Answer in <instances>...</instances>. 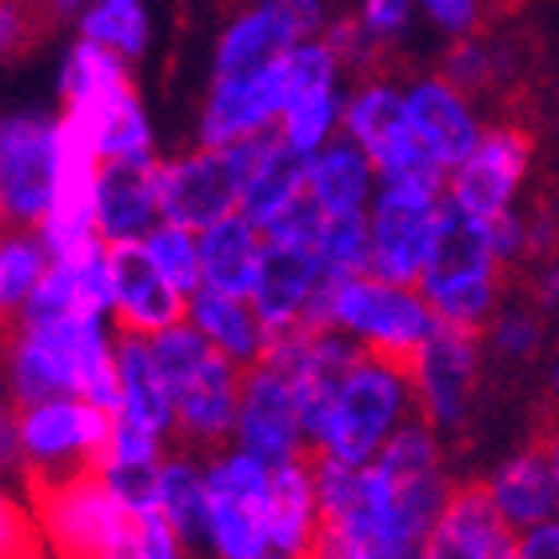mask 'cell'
<instances>
[{"label":"cell","mask_w":559,"mask_h":559,"mask_svg":"<svg viewBox=\"0 0 559 559\" xmlns=\"http://www.w3.org/2000/svg\"><path fill=\"white\" fill-rule=\"evenodd\" d=\"M117 348L120 332L108 316L24 320L16 316L4 348V380L12 404L52 396H84L100 408H117Z\"/></svg>","instance_id":"1"},{"label":"cell","mask_w":559,"mask_h":559,"mask_svg":"<svg viewBox=\"0 0 559 559\" xmlns=\"http://www.w3.org/2000/svg\"><path fill=\"white\" fill-rule=\"evenodd\" d=\"M408 419H416L408 364L360 352L308 428V452L364 467L384 452Z\"/></svg>","instance_id":"2"},{"label":"cell","mask_w":559,"mask_h":559,"mask_svg":"<svg viewBox=\"0 0 559 559\" xmlns=\"http://www.w3.org/2000/svg\"><path fill=\"white\" fill-rule=\"evenodd\" d=\"M112 436V412L84 396H52L12 404L0 428L4 464L16 467L28 488L93 472Z\"/></svg>","instance_id":"3"},{"label":"cell","mask_w":559,"mask_h":559,"mask_svg":"<svg viewBox=\"0 0 559 559\" xmlns=\"http://www.w3.org/2000/svg\"><path fill=\"white\" fill-rule=\"evenodd\" d=\"M503 269L508 260L496 248L491 221L467 216L448 204L436 252L419 276V292L428 296L440 324L484 332L491 316L503 308Z\"/></svg>","instance_id":"4"},{"label":"cell","mask_w":559,"mask_h":559,"mask_svg":"<svg viewBox=\"0 0 559 559\" xmlns=\"http://www.w3.org/2000/svg\"><path fill=\"white\" fill-rule=\"evenodd\" d=\"M324 328L352 340L364 356L408 364L440 328V320L419 284H400V280H384L376 272H360V276L332 284Z\"/></svg>","instance_id":"5"},{"label":"cell","mask_w":559,"mask_h":559,"mask_svg":"<svg viewBox=\"0 0 559 559\" xmlns=\"http://www.w3.org/2000/svg\"><path fill=\"white\" fill-rule=\"evenodd\" d=\"M33 515L40 548L52 559H105L124 539H132L136 527V508L108 484L100 472H81L69 479L36 484Z\"/></svg>","instance_id":"6"},{"label":"cell","mask_w":559,"mask_h":559,"mask_svg":"<svg viewBox=\"0 0 559 559\" xmlns=\"http://www.w3.org/2000/svg\"><path fill=\"white\" fill-rule=\"evenodd\" d=\"M209 455V527L200 559H269L272 464L224 443Z\"/></svg>","instance_id":"7"},{"label":"cell","mask_w":559,"mask_h":559,"mask_svg":"<svg viewBox=\"0 0 559 559\" xmlns=\"http://www.w3.org/2000/svg\"><path fill=\"white\" fill-rule=\"evenodd\" d=\"M448 197L440 180H384L368 209V236H372L376 276L419 284L428 269Z\"/></svg>","instance_id":"8"},{"label":"cell","mask_w":559,"mask_h":559,"mask_svg":"<svg viewBox=\"0 0 559 559\" xmlns=\"http://www.w3.org/2000/svg\"><path fill=\"white\" fill-rule=\"evenodd\" d=\"M60 112L12 108L0 120V216L9 228H36L57 188Z\"/></svg>","instance_id":"9"},{"label":"cell","mask_w":559,"mask_h":559,"mask_svg":"<svg viewBox=\"0 0 559 559\" xmlns=\"http://www.w3.org/2000/svg\"><path fill=\"white\" fill-rule=\"evenodd\" d=\"M344 136L372 156L380 180H440L443 173L428 160L424 144L412 132L404 84L392 76H360L344 100Z\"/></svg>","instance_id":"10"},{"label":"cell","mask_w":559,"mask_h":559,"mask_svg":"<svg viewBox=\"0 0 559 559\" xmlns=\"http://www.w3.org/2000/svg\"><path fill=\"white\" fill-rule=\"evenodd\" d=\"M532 176V136L520 124H488L479 144L443 180L448 204L479 221L520 212V197Z\"/></svg>","instance_id":"11"},{"label":"cell","mask_w":559,"mask_h":559,"mask_svg":"<svg viewBox=\"0 0 559 559\" xmlns=\"http://www.w3.org/2000/svg\"><path fill=\"white\" fill-rule=\"evenodd\" d=\"M484 368V340L467 328L440 324L431 340L408 360L412 392H416V416L431 428L455 431L472 416V400Z\"/></svg>","instance_id":"12"},{"label":"cell","mask_w":559,"mask_h":559,"mask_svg":"<svg viewBox=\"0 0 559 559\" xmlns=\"http://www.w3.org/2000/svg\"><path fill=\"white\" fill-rule=\"evenodd\" d=\"M233 443L272 467L308 455V428L296 388L272 360H260L245 372Z\"/></svg>","instance_id":"13"},{"label":"cell","mask_w":559,"mask_h":559,"mask_svg":"<svg viewBox=\"0 0 559 559\" xmlns=\"http://www.w3.org/2000/svg\"><path fill=\"white\" fill-rule=\"evenodd\" d=\"M332 284L336 280L324 272L316 248L269 240L264 269H260L257 288H252V304L276 340L284 332H296V328H324Z\"/></svg>","instance_id":"14"},{"label":"cell","mask_w":559,"mask_h":559,"mask_svg":"<svg viewBox=\"0 0 559 559\" xmlns=\"http://www.w3.org/2000/svg\"><path fill=\"white\" fill-rule=\"evenodd\" d=\"M284 105H288V88H284L280 60L245 76H209L197 117V144L228 148L240 140L269 136L276 132Z\"/></svg>","instance_id":"15"},{"label":"cell","mask_w":559,"mask_h":559,"mask_svg":"<svg viewBox=\"0 0 559 559\" xmlns=\"http://www.w3.org/2000/svg\"><path fill=\"white\" fill-rule=\"evenodd\" d=\"M221 152L228 156V168L236 176V192H240L236 209L252 224H260L264 236L308 200L304 156H296L276 132L240 140V144H228Z\"/></svg>","instance_id":"16"},{"label":"cell","mask_w":559,"mask_h":559,"mask_svg":"<svg viewBox=\"0 0 559 559\" xmlns=\"http://www.w3.org/2000/svg\"><path fill=\"white\" fill-rule=\"evenodd\" d=\"M404 105H408L412 132L424 144L428 160L443 173V180L488 129L476 108V96L452 84L443 72H424L404 84Z\"/></svg>","instance_id":"17"},{"label":"cell","mask_w":559,"mask_h":559,"mask_svg":"<svg viewBox=\"0 0 559 559\" xmlns=\"http://www.w3.org/2000/svg\"><path fill=\"white\" fill-rule=\"evenodd\" d=\"M156 188H160V216L185 228H209L221 216L236 212V176L228 168V156L209 144L160 156L156 160Z\"/></svg>","instance_id":"18"},{"label":"cell","mask_w":559,"mask_h":559,"mask_svg":"<svg viewBox=\"0 0 559 559\" xmlns=\"http://www.w3.org/2000/svg\"><path fill=\"white\" fill-rule=\"evenodd\" d=\"M240 388H245V368L228 364L216 352L192 364L185 376H176V443L197 448V452H216L224 443H233Z\"/></svg>","instance_id":"19"},{"label":"cell","mask_w":559,"mask_h":559,"mask_svg":"<svg viewBox=\"0 0 559 559\" xmlns=\"http://www.w3.org/2000/svg\"><path fill=\"white\" fill-rule=\"evenodd\" d=\"M60 117L81 132L105 164H148L156 156V129L136 84L112 88V93L84 100V105L60 108Z\"/></svg>","instance_id":"20"},{"label":"cell","mask_w":559,"mask_h":559,"mask_svg":"<svg viewBox=\"0 0 559 559\" xmlns=\"http://www.w3.org/2000/svg\"><path fill=\"white\" fill-rule=\"evenodd\" d=\"M188 312V296L152 269L140 248H112V324L124 336H160Z\"/></svg>","instance_id":"21"},{"label":"cell","mask_w":559,"mask_h":559,"mask_svg":"<svg viewBox=\"0 0 559 559\" xmlns=\"http://www.w3.org/2000/svg\"><path fill=\"white\" fill-rule=\"evenodd\" d=\"M419 559H520V536L503 524L479 484L455 488Z\"/></svg>","instance_id":"22"},{"label":"cell","mask_w":559,"mask_h":559,"mask_svg":"<svg viewBox=\"0 0 559 559\" xmlns=\"http://www.w3.org/2000/svg\"><path fill=\"white\" fill-rule=\"evenodd\" d=\"M479 488L488 491L491 508L500 512V520L515 536H524L532 527L548 524L551 515H559V479L544 443L503 455Z\"/></svg>","instance_id":"23"},{"label":"cell","mask_w":559,"mask_h":559,"mask_svg":"<svg viewBox=\"0 0 559 559\" xmlns=\"http://www.w3.org/2000/svg\"><path fill=\"white\" fill-rule=\"evenodd\" d=\"M156 160L105 164L96 185V236L108 248H136L160 224Z\"/></svg>","instance_id":"24"},{"label":"cell","mask_w":559,"mask_h":559,"mask_svg":"<svg viewBox=\"0 0 559 559\" xmlns=\"http://www.w3.org/2000/svg\"><path fill=\"white\" fill-rule=\"evenodd\" d=\"M185 320L197 328L204 344L216 356H224L236 368H257L260 360H269L272 332L260 320L252 296H236V292L221 288H197L188 296Z\"/></svg>","instance_id":"25"},{"label":"cell","mask_w":559,"mask_h":559,"mask_svg":"<svg viewBox=\"0 0 559 559\" xmlns=\"http://www.w3.org/2000/svg\"><path fill=\"white\" fill-rule=\"evenodd\" d=\"M304 180H308V204L320 216H364L384 185L372 156L348 136H336L316 156H308Z\"/></svg>","instance_id":"26"},{"label":"cell","mask_w":559,"mask_h":559,"mask_svg":"<svg viewBox=\"0 0 559 559\" xmlns=\"http://www.w3.org/2000/svg\"><path fill=\"white\" fill-rule=\"evenodd\" d=\"M117 419H129L136 428H148L156 436L176 440V404L173 384L164 376L156 348L148 336H124L117 348Z\"/></svg>","instance_id":"27"},{"label":"cell","mask_w":559,"mask_h":559,"mask_svg":"<svg viewBox=\"0 0 559 559\" xmlns=\"http://www.w3.org/2000/svg\"><path fill=\"white\" fill-rule=\"evenodd\" d=\"M324 527L320 488H316V460L300 455L272 467L269 491V544L272 556H308Z\"/></svg>","instance_id":"28"},{"label":"cell","mask_w":559,"mask_h":559,"mask_svg":"<svg viewBox=\"0 0 559 559\" xmlns=\"http://www.w3.org/2000/svg\"><path fill=\"white\" fill-rule=\"evenodd\" d=\"M269 236L260 224H252L236 209L216 224L200 228V264H204V284L200 288H221L236 296H252L257 276L264 269Z\"/></svg>","instance_id":"29"},{"label":"cell","mask_w":559,"mask_h":559,"mask_svg":"<svg viewBox=\"0 0 559 559\" xmlns=\"http://www.w3.org/2000/svg\"><path fill=\"white\" fill-rule=\"evenodd\" d=\"M152 512L164 515L200 551L209 527V455L176 443L152 479Z\"/></svg>","instance_id":"30"},{"label":"cell","mask_w":559,"mask_h":559,"mask_svg":"<svg viewBox=\"0 0 559 559\" xmlns=\"http://www.w3.org/2000/svg\"><path fill=\"white\" fill-rule=\"evenodd\" d=\"M296 40L300 36L292 33L276 12L264 9L260 0H252L248 9L236 12L233 21L216 33V45H212V76H245V72L269 69Z\"/></svg>","instance_id":"31"},{"label":"cell","mask_w":559,"mask_h":559,"mask_svg":"<svg viewBox=\"0 0 559 559\" xmlns=\"http://www.w3.org/2000/svg\"><path fill=\"white\" fill-rule=\"evenodd\" d=\"M124 84H132V64L124 57L93 45V40H84V36H76V40L64 48L60 69H57L60 108L96 100V96L112 93V88H124Z\"/></svg>","instance_id":"32"},{"label":"cell","mask_w":559,"mask_h":559,"mask_svg":"<svg viewBox=\"0 0 559 559\" xmlns=\"http://www.w3.org/2000/svg\"><path fill=\"white\" fill-rule=\"evenodd\" d=\"M344 100H348V88H344V84L292 96L288 105H284V112H280L276 136L284 140L296 156L308 160V156H316L324 144L344 136Z\"/></svg>","instance_id":"33"},{"label":"cell","mask_w":559,"mask_h":559,"mask_svg":"<svg viewBox=\"0 0 559 559\" xmlns=\"http://www.w3.org/2000/svg\"><path fill=\"white\" fill-rule=\"evenodd\" d=\"M76 36L136 64L152 45V16L144 0H93L76 21Z\"/></svg>","instance_id":"34"},{"label":"cell","mask_w":559,"mask_h":559,"mask_svg":"<svg viewBox=\"0 0 559 559\" xmlns=\"http://www.w3.org/2000/svg\"><path fill=\"white\" fill-rule=\"evenodd\" d=\"M48 269H52V252L36 228H9L0 236V308L9 320L33 300Z\"/></svg>","instance_id":"35"},{"label":"cell","mask_w":559,"mask_h":559,"mask_svg":"<svg viewBox=\"0 0 559 559\" xmlns=\"http://www.w3.org/2000/svg\"><path fill=\"white\" fill-rule=\"evenodd\" d=\"M136 248L148 257L152 269L160 272L173 288L185 292V296H192V292L204 284V264H200V233H197V228L160 221Z\"/></svg>","instance_id":"36"},{"label":"cell","mask_w":559,"mask_h":559,"mask_svg":"<svg viewBox=\"0 0 559 559\" xmlns=\"http://www.w3.org/2000/svg\"><path fill=\"white\" fill-rule=\"evenodd\" d=\"M316 257L332 280H348L372 269V236H368V212L364 216H320L316 228Z\"/></svg>","instance_id":"37"},{"label":"cell","mask_w":559,"mask_h":559,"mask_svg":"<svg viewBox=\"0 0 559 559\" xmlns=\"http://www.w3.org/2000/svg\"><path fill=\"white\" fill-rule=\"evenodd\" d=\"M440 72L452 84H460L464 93L479 96L488 93L491 84L508 72V57H503L500 45H491L484 36H460V40H448V52L440 60Z\"/></svg>","instance_id":"38"},{"label":"cell","mask_w":559,"mask_h":559,"mask_svg":"<svg viewBox=\"0 0 559 559\" xmlns=\"http://www.w3.org/2000/svg\"><path fill=\"white\" fill-rule=\"evenodd\" d=\"M544 344V320L536 304H503L484 328V348L500 360H527Z\"/></svg>","instance_id":"39"},{"label":"cell","mask_w":559,"mask_h":559,"mask_svg":"<svg viewBox=\"0 0 559 559\" xmlns=\"http://www.w3.org/2000/svg\"><path fill=\"white\" fill-rule=\"evenodd\" d=\"M356 21L364 24V33L372 36L380 48L400 45L412 33V21L419 16L416 0H356Z\"/></svg>","instance_id":"40"},{"label":"cell","mask_w":559,"mask_h":559,"mask_svg":"<svg viewBox=\"0 0 559 559\" xmlns=\"http://www.w3.org/2000/svg\"><path fill=\"white\" fill-rule=\"evenodd\" d=\"M324 40L340 57L344 72H360V76H368L376 69V60H380V52H384L372 36L364 33V24L356 16H332V24L324 28Z\"/></svg>","instance_id":"41"},{"label":"cell","mask_w":559,"mask_h":559,"mask_svg":"<svg viewBox=\"0 0 559 559\" xmlns=\"http://www.w3.org/2000/svg\"><path fill=\"white\" fill-rule=\"evenodd\" d=\"M132 544H136L140 559H200V551L156 512L140 515L132 527Z\"/></svg>","instance_id":"42"},{"label":"cell","mask_w":559,"mask_h":559,"mask_svg":"<svg viewBox=\"0 0 559 559\" xmlns=\"http://www.w3.org/2000/svg\"><path fill=\"white\" fill-rule=\"evenodd\" d=\"M416 9L448 40L476 36L484 24V0H416Z\"/></svg>","instance_id":"43"},{"label":"cell","mask_w":559,"mask_h":559,"mask_svg":"<svg viewBox=\"0 0 559 559\" xmlns=\"http://www.w3.org/2000/svg\"><path fill=\"white\" fill-rule=\"evenodd\" d=\"M260 4L276 12L280 21L288 24L300 40H308V36H324V28L332 24L328 0H260Z\"/></svg>","instance_id":"44"},{"label":"cell","mask_w":559,"mask_h":559,"mask_svg":"<svg viewBox=\"0 0 559 559\" xmlns=\"http://www.w3.org/2000/svg\"><path fill=\"white\" fill-rule=\"evenodd\" d=\"M33 9L36 0H4L0 4V45H4V52L24 48V40L33 36Z\"/></svg>","instance_id":"45"},{"label":"cell","mask_w":559,"mask_h":559,"mask_svg":"<svg viewBox=\"0 0 559 559\" xmlns=\"http://www.w3.org/2000/svg\"><path fill=\"white\" fill-rule=\"evenodd\" d=\"M520 559H559V515L520 536Z\"/></svg>","instance_id":"46"},{"label":"cell","mask_w":559,"mask_h":559,"mask_svg":"<svg viewBox=\"0 0 559 559\" xmlns=\"http://www.w3.org/2000/svg\"><path fill=\"white\" fill-rule=\"evenodd\" d=\"M532 304L539 312H559V260H544L532 280Z\"/></svg>","instance_id":"47"},{"label":"cell","mask_w":559,"mask_h":559,"mask_svg":"<svg viewBox=\"0 0 559 559\" xmlns=\"http://www.w3.org/2000/svg\"><path fill=\"white\" fill-rule=\"evenodd\" d=\"M527 240H532V252L544 257L548 248H556V224L548 216H527Z\"/></svg>","instance_id":"48"},{"label":"cell","mask_w":559,"mask_h":559,"mask_svg":"<svg viewBox=\"0 0 559 559\" xmlns=\"http://www.w3.org/2000/svg\"><path fill=\"white\" fill-rule=\"evenodd\" d=\"M93 0H36V9L57 16V21H81V12L88 9Z\"/></svg>","instance_id":"49"},{"label":"cell","mask_w":559,"mask_h":559,"mask_svg":"<svg viewBox=\"0 0 559 559\" xmlns=\"http://www.w3.org/2000/svg\"><path fill=\"white\" fill-rule=\"evenodd\" d=\"M544 452H548V460H551V467H556V479H559V416H556V424H551L548 431H544Z\"/></svg>","instance_id":"50"},{"label":"cell","mask_w":559,"mask_h":559,"mask_svg":"<svg viewBox=\"0 0 559 559\" xmlns=\"http://www.w3.org/2000/svg\"><path fill=\"white\" fill-rule=\"evenodd\" d=\"M105 559H140V556H136V544H132V539H124V544H120V548L108 551Z\"/></svg>","instance_id":"51"},{"label":"cell","mask_w":559,"mask_h":559,"mask_svg":"<svg viewBox=\"0 0 559 559\" xmlns=\"http://www.w3.org/2000/svg\"><path fill=\"white\" fill-rule=\"evenodd\" d=\"M269 559H308V556H269Z\"/></svg>","instance_id":"52"},{"label":"cell","mask_w":559,"mask_h":559,"mask_svg":"<svg viewBox=\"0 0 559 559\" xmlns=\"http://www.w3.org/2000/svg\"><path fill=\"white\" fill-rule=\"evenodd\" d=\"M556 392H559V364H556Z\"/></svg>","instance_id":"53"}]
</instances>
